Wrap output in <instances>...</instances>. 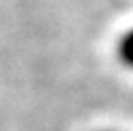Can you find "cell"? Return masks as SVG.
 <instances>
[{"mask_svg": "<svg viewBox=\"0 0 133 131\" xmlns=\"http://www.w3.org/2000/svg\"><path fill=\"white\" fill-rule=\"evenodd\" d=\"M116 55L124 67L133 70V27H129L122 36L118 38L116 44Z\"/></svg>", "mask_w": 133, "mask_h": 131, "instance_id": "1", "label": "cell"}]
</instances>
